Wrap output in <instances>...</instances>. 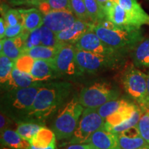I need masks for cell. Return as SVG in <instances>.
<instances>
[{"label":"cell","instance_id":"obj_20","mask_svg":"<svg viewBox=\"0 0 149 149\" xmlns=\"http://www.w3.org/2000/svg\"><path fill=\"white\" fill-rule=\"evenodd\" d=\"M1 145L12 149H29V141L24 139L17 130L7 128L1 132Z\"/></svg>","mask_w":149,"mask_h":149},{"label":"cell","instance_id":"obj_41","mask_svg":"<svg viewBox=\"0 0 149 149\" xmlns=\"http://www.w3.org/2000/svg\"><path fill=\"white\" fill-rule=\"evenodd\" d=\"M8 2L10 4L13 6H19V5H26L31 6L34 2L35 0H8Z\"/></svg>","mask_w":149,"mask_h":149},{"label":"cell","instance_id":"obj_29","mask_svg":"<svg viewBox=\"0 0 149 149\" xmlns=\"http://www.w3.org/2000/svg\"><path fill=\"white\" fill-rule=\"evenodd\" d=\"M15 68V61L1 53L0 55V81L6 85L11 78L12 71Z\"/></svg>","mask_w":149,"mask_h":149},{"label":"cell","instance_id":"obj_15","mask_svg":"<svg viewBox=\"0 0 149 149\" xmlns=\"http://www.w3.org/2000/svg\"><path fill=\"white\" fill-rule=\"evenodd\" d=\"M95 149H120L117 134L102 127L95 132L87 141Z\"/></svg>","mask_w":149,"mask_h":149},{"label":"cell","instance_id":"obj_27","mask_svg":"<svg viewBox=\"0 0 149 149\" xmlns=\"http://www.w3.org/2000/svg\"><path fill=\"white\" fill-rule=\"evenodd\" d=\"M42 126V124L36 122V120H31L19 123L16 130L24 139L30 141Z\"/></svg>","mask_w":149,"mask_h":149},{"label":"cell","instance_id":"obj_33","mask_svg":"<svg viewBox=\"0 0 149 149\" xmlns=\"http://www.w3.org/2000/svg\"><path fill=\"white\" fill-rule=\"evenodd\" d=\"M1 11L6 24V26L22 23V17L19 9L9 8L8 7L5 9V6L1 4Z\"/></svg>","mask_w":149,"mask_h":149},{"label":"cell","instance_id":"obj_31","mask_svg":"<svg viewBox=\"0 0 149 149\" xmlns=\"http://www.w3.org/2000/svg\"><path fill=\"white\" fill-rule=\"evenodd\" d=\"M128 102L124 99H115V100H112L107 102V103L104 104L103 105L99 107L97 110L98 113L104 119H107L109 115L113 114L115 111H117L121 107L128 104Z\"/></svg>","mask_w":149,"mask_h":149},{"label":"cell","instance_id":"obj_10","mask_svg":"<svg viewBox=\"0 0 149 149\" xmlns=\"http://www.w3.org/2000/svg\"><path fill=\"white\" fill-rule=\"evenodd\" d=\"M106 19L120 26L141 29L144 22L116 3L110 1L104 10Z\"/></svg>","mask_w":149,"mask_h":149},{"label":"cell","instance_id":"obj_25","mask_svg":"<svg viewBox=\"0 0 149 149\" xmlns=\"http://www.w3.org/2000/svg\"><path fill=\"white\" fill-rule=\"evenodd\" d=\"M133 64L137 68L149 67V38L144 40L133 51Z\"/></svg>","mask_w":149,"mask_h":149},{"label":"cell","instance_id":"obj_44","mask_svg":"<svg viewBox=\"0 0 149 149\" xmlns=\"http://www.w3.org/2000/svg\"><path fill=\"white\" fill-rule=\"evenodd\" d=\"M29 149H56V142L53 143V144H52L51 146L47 147V148H36V147L31 145V147H30Z\"/></svg>","mask_w":149,"mask_h":149},{"label":"cell","instance_id":"obj_23","mask_svg":"<svg viewBox=\"0 0 149 149\" xmlns=\"http://www.w3.org/2000/svg\"><path fill=\"white\" fill-rule=\"evenodd\" d=\"M125 9L136 17L144 22L145 26H149V15L143 9L137 0H111Z\"/></svg>","mask_w":149,"mask_h":149},{"label":"cell","instance_id":"obj_42","mask_svg":"<svg viewBox=\"0 0 149 149\" xmlns=\"http://www.w3.org/2000/svg\"><path fill=\"white\" fill-rule=\"evenodd\" d=\"M6 29V24L3 17H1L0 18V38L1 40H3L4 37Z\"/></svg>","mask_w":149,"mask_h":149},{"label":"cell","instance_id":"obj_46","mask_svg":"<svg viewBox=\"0 0 149 149\" xmlns=\"http://www.w3.org/2000/svg\"><path fill=\"white\" fill-rule=\"evenodd\" d=\"M139 149H149V146H146V147H144V148H141Z\"/></svg>","mask_w":149,"mask_h":149},{"label":"cell","instance_id":"obj_16","mask_svg":"<svg viewBox=\"0 0 149 149\" xmlns=\"http://www.w3.org/2000/svg\"><path fill=\"white\" fill-rule=\"evenodd\" d=\"M117 135L120 149H139L149 146L141 136L137 126L124 130Z\"/></svg>","mask_w":149,"mask_h":149},{"label":"cell","instance_id":"obj_13","mask_svg":"<svg viewBox=\"0 0 149 149\" xmlns=\"http://www.w3.org/2000/svg\"><path fill=\"white\" fill-rule=\"evenodd\" d=\"M94 25L95 24L92 22H86L77 18L71 26L57 33V38L61 44L74 45L84 33L93 29Z\"/></svg>","mask_w":149,"mask_h":149},{"label":"cell","instance_id":"obj_36","mask_svg":"<svg viewBox=\"0 0 149 149\" xmlns=\"http://www.w3.org/2000/svg\"><path fill=\"white\" fill-rule=\"evenodd\" d=\"M137 127L141 137L149 144V109L141 115Z\"/></svg>","mask_w":149,"mask_h":149},{"label":"cell","instance_id":"obj_18","mask_svg":"<svg viewBox=\"0 0 149 149\" xmlns=\"http://www.w3.org/2000/svg\"><path fill=\"white\" fill-rule=\"evenodd\" d=\"M22 17L24 29L31 32L40 28L44 24V14L38 8L19 9Z\"/></svg>","mask_w":149,"mask_h":149},{"label":"cell","instance_id":"obj_30","mask_svg":"<svg viewBox=\"0 0 149 149\" xmlns=\"http://www.w3.org/2000/svg\"><path fill=\"white\" fill-rule=\"evenodd\" d=\"M84 2L92 23L97 24L106 19L105 14L96 0H84Z\"/></svg>","mask_w":149,"mask_h":149},{"label":"cell","instance_id":"obj_26","mask_svg":"<svg viewBox=\"0 0 149 149\" xmlns=\"http://www.w3.org/2000/svg\"><path fill=\"white\" fill-rule=\"evenodd\" d=\"M59 48L39 45L24 51L23 54L31 56L35 59H44V60L51 61L55 57Z\"/></svg>","mask_w":149,"mask_h":149},{"label":"cell","instance_id":"obj_19","mask_svg":"<svg viewBox=\"0 0 149 149\" xmlns=\"http://www.w3.org/2000/svg\"><path fill=\"white\" fill-rule=\"evenodd\" d=\"M138 107L139 106L130 102L125 105L122 106L117 111L109 115L106 119L104 127L106 129H108V128L121 124L124 121L129 118Z\"/></svg>","mask_w":149,"mask_h":149},{"label":"cell","instance_id":"obj_6","mask_svg":"<svg viewBox=\"0 0 149 149\" xmlns=\"http://www.w3.org/2000/svg\"><path fill=\"white\" fill-rule=\"evenodd\" d=\"M119 97L120 92L111 83L97 81L81 89L78 99L84 108L97 109L107 102Z\"/></svg>","mask_w":149,"mask_h":149},{"label":"cell","instance_id":"obj_4","mask_svg":"<svg viewBox=\"0 0 149 149\" xmlns=\"http://www.w3.org/2000/svg\"><path fill=\"white\" fill-rule=\"evenodd\" d=\"M122 84L126 93L137 102L143 111L149 109L147 74L135 65H131L123 72Z\"/></svg>","mask_w":149,"mask_h":149},{"label":"cell","instance_id":"obj_45","mask_svg":"<svg viewBox=\"0 0 149 149\" xmlns=\"http://www.w3.org/2000/svg\"><path fill=\"white\" fill-rule=\"evenodd\" d=\"M147 88H148V96L149 99V73L147 74Z\"/></svg>","mask_w":149,"mask_h":149},{"label":"cell","instance_id":"obj_40","mask_svg":"<svg viewBox=\"0 0 149 149\" xmlns=\"http://www.w3.org/2000/svg\"><path fill=\"white\" fill-rule=\"evenodd\" d=\"M64 149H95L92 145L88 143H84V144H70L68 146L66 147Z\"/></svg>","mask_w":149,"mask_h":149},{"label":"cell","instance_id":"obj_5","mask_svg":"<svg viewBox=\"0 0 149 149\" xmlns=\"http://www.w3.org/2000/svg\"><path fill=\"white\" fill-rule=\"evenodd\" d=\"M125 56L105 55L76 48V62L81 72L96 73L120 66Z\"/></svg>","mask_w":149,"mask_h":149},{"label":"cell","instance_id":"obj_8","mask_svg":"<svg viewBox=\"0 0 149 149\" xmlns=\"http://www.w3.org/2000/svg\"><path fill=\"white\" fill-rule=\"evenodd\" d=\"M43 83L26 87L10 90L6 95V102L8 104V109L13 112H22L28 116L29 112L34 104L37 94Z\"/></svg>","mask_w":149,"mask_h":149},{"label":"cell","instance_id":"obj_28","mask_svg":"<svg viewBox=\"0 0 149 149\" xmlns=\"http://www.w3.org/2000/svg\"><path fill=\"white\" fill-rule=\"evenodd\" d=\"M143 113H144V111H142V109L139 107H138L133 113V114L129 118L126 120L125 121H124L122 123L118 124V125L113 126V127L108 128L107 130H109V131H111L113 133L118 134L121 133V132L124 131V130L128 129V128L137 126L139 119H140Z\"/></svg>","mask_w":149,"mask_h":149},{"label":"cell","instance_id":"obj_43","mask_svg":"<svg viewBox=\"0 0 149 149\" xmlns=\"http://www.w3.org/2000/svg\"><path fill=\"white\" fill-rule=\"evenodd\" d=\"M96 1H97L99 5H100V6L101 7V8L104 11V8H105V7H106V6L107 5V3H109V1H111V0H96Z\"/></svg>","mask_w":149,"mask_h":149},{"label":"cell","instance_id":"obj_3","mask_svg":"<svg viewBox=\"0 0 149 149\" xmlns=\"http://www.w3.org/2000/svg\"><path fill=\"white\" fill-rule=\"evenodd\" d=\"M84 110V107L77 97H73L59 109L52 124V130L57 139L62 140L71 138Z\"/></svg>","mask_w":149,"mask_h":149},{"label":"cell","instance_id":"obj_7","mask_svg":"<svg viewBox=\"0 0 149 149\" xmlns=\"http://www.w3.org/2000/svg\"><path fill=\"white\" fill-rule=\"evenodd\" d=\"M105 119L98 113L96 109L85 108L77 128L70 138V144L86 143L95 132L104 127Z\"/></svg>","mask_w":149,"mask_h":149},{"label":"cell","instance_id":"obj_38","mask_svg":"<svg viewBox=\"0 0 149 149\" xmlns=\"http://www.w3.org/2000/svg\"><path fill=\"white\" fill-rule=\"evenodd\" d=\"M24 31L23 24L20 23L15 26H6V33L3 39L6 38H14L19 35Z\"/></svg>","mask_w":149,"mask_h":149},{"label":"cell","instance_id":"obj_14","mask_svg":"<svg viewBox=\"0 0 149 149\" xmlns=\"http://www.w3.org/2000/svg\"><path fill=\"white\" fill-rule=\"evenodd\" d=\"M30 32L24 30L19 36L14 38H6L0 41V51L1 54L15 61L23 54L26 39Z\"/></svg>","mask_w":149,"mask_h":149},{"label":"cell","instance_id":"obj_12","mask_svg":"<svg viewBox=\"0 0 149 149\" xmlns=\"http://www.w3.org/2000/svg\"><path fill=\"white\" fill-rule=\"evenodd\" d=\"M77 19L71 10L51 11L44 15L43 25L49 28L57 34L71 26Z\"/></svg>","mask_w":149,"mask_h":149},{"label":"cell","instance_id":"obj_35","mask_svg":"<svg viewBox=\"0 0 149 149\" xmlns=\"http://www.w3.org/2000/svg\"><path fill=\"white\" fill-rule=\"evenodd\" d=\"M35 60V59L31 57V56L26 55V54H22L15 61V66L22 72L31 74Z\"/></svg>","mask_w":149,"mask_h":149},{"label":"cell","instance_id":"obj_34","mask_svg":"<svg viewBox=\"0 0 149 149\" xmlns=\"http://www.w3.org/2000/svg\"><path fill=\"white\" fill-rule=\"evenodd\" d=\"M71 10L74 15L79 19L92 22L89 17L84 0H70Z\"/></svg>","mask_w":149,"mask_h":149},{"label":"cell","instance_id":"obj_21","mask_svg":"<svg viewBox=\"0 0 149 149\" xmlns=\"http://www.w3.org/2000/svg\"><path fill=\"white\" fill-rule=\"evenodd\" d=\"M43 82L37 81L30 73L22 72L15 66L12 71L11 78L9 81L6 84L9 91L15 88H26V87L32 86Z\"/></svg>","mask_w":149,"mask_h":149},{"label":"cell","instance_id":"obj_32","mask_svg":"<svg viewBox=\"0 0 149 149\" xmlns=\"http://www.w3.org/2000/svg\"><path fill=\"white\" fill-rule=\"evenodd\" d=\"M40 31L41 45L55 48H59L62 45L57 40L56 33H54L49 28L42 25L40 27Z\"/></svg>","mask_w":149,"mask_h":149},{"label":"cell","instance_id":"obj_39","mask_svg":"<svg viewBox=\"0 0 149 149\" xmlns=\"http://www.w3.org/2000/svg\"><path fill=\"white\" fill-rule=\"evenodd\" d=\"M1 122H0V128H1V132H2L3 130H4L7 128H9V119L8 117L6 116V115L5 114V113H3V111L1 112Z\"/></svg>","mask_w":149,"mask_h":149},{"label":"cell","instance_id":"obj_2","mask_svg":"<svg viewBox=\"0 0 149 149\" xmlns=\"http://www.w3.org/2000/svg\"><path fill=\"white\" fill-rule=\"evenodd\" d=\"M93 29L106 44L123 55L133 51L144 40L141 29L120 26L107 19L95 24Z\"/></svg>","mask_w":149,"mask_h":149},{"label":"cell","instance_id":"obj_24","mask_svg":"<svg viewBox=\"0 0 149 149\" xmlns=\"http://www.w3.org/2000/svg\"><path fill=\"white\" fill-rule=\"evenodd\" d=\"M56 136L53 130L42 126L30 140V144L37 148H45L55 142Z\"/></svg>","mask_w":149,"mask_h":149},{"label":"cell","instance_id":"obj_9","mask_svg":"<svg viewBox=\"0 0 149 149\" xmlns=\"http://www.w3.org/2000/svg\"><path fill=\"white\" fill-rule=\"evenodd\" d=\"M51 61L60 75L76 76L82 73L76 62V48L73 44H62Z\"/></svg>","mask_w":149,"mask_h":149},{"label":"cell","instance_id":"obj_37","mask_svg":"<svg viewBox=\"0 0 149 149\" xmlns=\"http://www.w3.org/2000/svg\"><path fill=\"white\" fill-rule=\"evenodd\" d=\"M41 45V31L40 28L31 31L28 35L26 39L25 44H24V51H27L30 48L35 47V46Z\"/></svg>","mask_w":149,"mask_h":149},{"label":"cell","instance_id":"obj_22","mask_svg":"<svg viewBox=\"0 0 149 149\" xmlns=\"http://www.w3.org/2000/svg\"><path fill=\"white\" fill-rule=\"evenodd\" d=\"M31 6L38 8L44 15L56 10L72 11L70 0H35Z\"/></svg>","mask_w":149,"mask_h":149},{"label":"cell","instance_id":"obj_11","mask_svg":"<svg viewBox=\"0 0 149 149\" xmlns=\"http://www.w3.org/2000/svg\"><path fill=\"white\" fill-rule=\"evenodd\" d=\"M77 49L105 55H123L102 41L93 29L84 33L74 44Z\"/></svg>","mask_w":149,"mask_h":149},{"label":"cell","instance_id":"obj_1","mask_svg":"<svg viewBox=\"0 0 149 149\" xmlns=\"http://www.w3.org/2000/svg\"><path fill=\"white\" fill-rule=\"evenodd\" d=\"M71 91V84L66 81L44 84L37 93L27 117L31 120L42 121L51 116L67 103L66 101Z\"/></svg>","mask_w":149,"mask_h":149},{"label":"cell","instance_id":"obj_17","mask_svg":"<svg viewBox=\"0 0 149 149\" xmlns=\"http://www.w3.org/2000/svg\"><path fill=\"white\" fill-rule=\"evenodd\" d=\"M31 74L36 81L40 82L55 79L61 76L55 69L51 61L44 59H35Z\"/></svg>","mask_w":149,"mask_h":149}]
</instances>
